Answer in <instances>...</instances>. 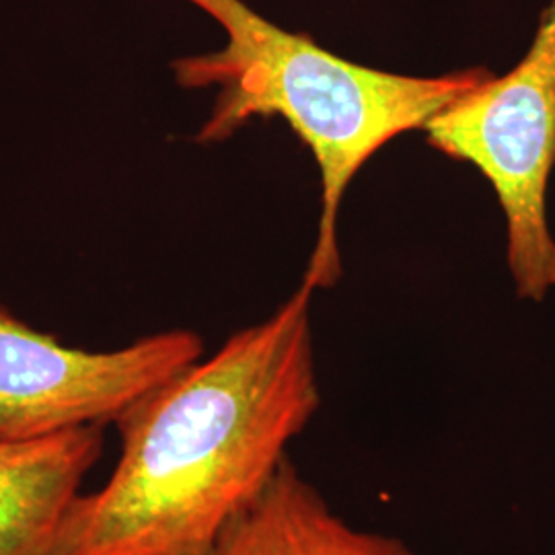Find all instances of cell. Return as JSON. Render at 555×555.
<instances>
[{"mask_svg":"<svg viewBox=\"0 0 555 555\" xmlns=\"http://www.w3.org/2000/svg\"><path fill=\"white\" fill-rule=\"evenodd\" d=\"M219 23L227 36L215 52L171 62L185 91L217 89L210 116L196 134L219 144L254 119L282 118L302 140L321 176L315 249L302 284L332 288L341 276L337 212L360 169L397 137L424 130L447 105L490 75L474 66L438 77H412L362 66L259 15L245 0H185Z\"/></svg>","mask_w":555,"mask_h":555,"instance_id":"cell-2","label":"cell"},{"mask_svg":"<svg viewBox=\"0 0 555 555\" xmlns=\"http://www.w3.org/2000/svg\"><path fill=\"white\" fill-rule=\"evenodd\" d=\"M313 293L300 282L270 318L126 408L112 476L77 498L46 555L204 554L321 408Z\"/></svg>","mask_w":555,"mask_h":555,"instance_id":"cell-1","label":"cell"},{"mask_svg":"<svg viewBox=\"0 0 555 555\" xmlns=\"http://www.w3.org/2000/svg\"><path fill=\"white\" fill-rule=\"evenodd\" d=\"M103 449V426L0 440V555L48 554Z\"/></svg>","mask_w":555,"mask_h":555,"instance_id":"cell-5","label":"cell"},{"mask_svg":"<svg viewBox=\"0 0 555 555\" xmlns=\"http://www.w3.org/2000/svg\"><path fill=\"white\" fill-rule=\"evenodd\" d=\"M202 357L204 339L192 330H167L93 352L66 346L0 307V440L105 428Z\"/></svg>","mask_w":555,"mask_h":555,"instance_id":"cell-4","label":"cell"},{"mask_svg":"<svg viewBox=\"0 0 555 555\" xmlns=\"http://www.w3.org/2000/svg\"><path fill=\"white\" fill-rule=\"evenodd\" d=\"M202 555H420L337 515L288 456Z\"/></svg>","mask_w":555,"mask_h":555,"instance_id":"cell-6","label":"cell"},{"mask_svg":"<svg viewBox=\"0 0 555 555\" xmlns=\"http://www.w3.org/2000/svg\"><path fill=\"white\" fill-rule=\"evenodd\" d=\"M428 144L490 181L506 219L516 295L541 302L555 286L547 188L555 167V0L535 40L506 75H488L424 130Z\"/></svg>","mask_w":555,"mask_h":555,"instance_id":"cell-3","label":"cell"}]
</instances>
